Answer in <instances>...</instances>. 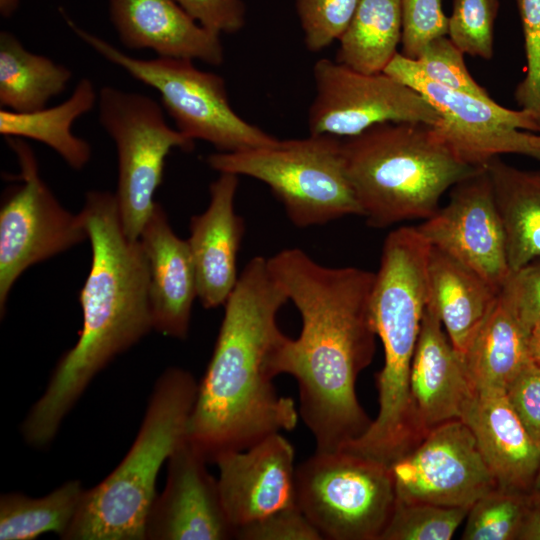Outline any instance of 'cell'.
Segmentation results:
<instances>
[{
  "label": "cell",
  "instance_id": "9",
  "mask_svg": "<svg viewBox=\"0 0 540 540\" xmlns=\"http://www.w3.org/2000/svg\"><path fill=\"white\" fill-rule=\"evenodd\" d=\"M296 503L323 539L380 540L395 507L390 467L342 448L296 466Z\"/></svg>",
  "mask_w": 540,
  "mask_h": 540
},
{
  "label": "cell",
  "instance_id": "28",
  "mask_svg": "<svg viewBox=\"0 0 540 540\" xmlns=\"http://www.w3.org/2000/svg\"><path fill=\"white\" fill-rule=\"evenodd\" d=\"M401 39V0H360L338 40L335 61L362 73H381L398 53Z\"/></svg>",
  "mask_w": 540,
  "mask_h": 540
},
{
  "label": "cell",
  "instance_id": "40",
  "mask_svg": "<svg viewBox=\"0 0 540 540\" xmlns=\"http://www.w3.org/2000/svg\"><path fill=\"white\" fill-rule=\"evenodd\" d=\"M204 28L221 34L239 32L246 22L242 0H174Z\"/></svg>",
  "mask_w": 540,
  "mask_h": 540
},
{
  "label": "cell",
  "instance_id": "6",
  "mask_svg": "<svg viewBox=\"0 0 540 540\" xmlns=\"http://www.w3.org/2000/svg\"><path fill=\"white\" fill-rule=\"evenodd\" d=\"M198 383L169 367L158 377L137 436L118 466L85 489L64 540H145L146 522L165 461L186 438Z\"/></svg>",
  "mask_w": 540,
  "mask_h": 540
},
{
  "label": "cell",
  "instance_id": "25",
  "mask_svg": "<svg viewBox=\"0 0 540 540\" xmlns=\"http://www.w3.org/2000/svg\"><path fill=\"white\" fill-rule=\"evenodd\" d=\"M485 167L504 228L508 263L515 271L540 258V172L491 158Z\"/></svg>",
  "mask_w": 540,
  "mask_h": 540
},
{
  "label": "cell",
  "instance_id": "39",
  "mask_svg": "<svg viewBox=\"0 0 540 540\" xmlns=\"http://www.w3.org/2000/svg\"><path fill=\"white\" fill-rule=\"evenodd\" d=\"M505 393L526 431L540 445V364L533 359L527 363Z\"/></svg>",
  "mask_w": 540,
  "mask_h": 540
},
{
  "label": "cell",
  "instance_id": "16",
  "mask_svg": "<svg viewBox=\"0 0 540 540\" xmlns=\"http://www.w3.org/2000/svg\"><path fill=\"white\" fill-rule=\"evenodd\" d=\"M207 464L187 438L178 444L167 460L165 488L151 506L146 539H235L217 478L209 473Z\"/></svg>",
  "mask_w": 540,
  "mask_h": 540
},
{
  "label": "cell",
  "instance_id": "31",
  "mask_svg": "<svg viewBox=\"0 0 540 540\" xmlns=\"http://www.w3.org/2000/svg\"><path fill=\"white\" fill-rule=\"evenodd\" d=\"M469 509L396 501L380 540H450Z\"/></svg>",
  "mask_w": 540,
  "mask_h": 540
},
{
  "label": "cell",
  "instance_id": "11",
  "mask_svg": "<svg viewBox=\"0 0 540 540\" xmlns=\"http://www.w3.org/2000/svg\"><path fill=\"white\" fill-rule=\"evenodd\" d=\"M423 96L441 116L439 136L465 163L481 167L502 154L540 160V126L526 110L450 89L429 79L415 60L398 52L383 71Z\"/></svg>",
  "mask_w": 540,
  "mask_h": 540
},
{
  "label": "cell",
  "instance_id": "37",
  "mask_svg": "<svg viewBox=\"0 0 540 540\" xmlns=\"http://www.w3.org/2000/svg\"><path fill=\"white\" fill-rule=\"evenodd\" d=\"M499 295L529 332L540 326V258L511 271Z\"/></svg>",
  "mask_w": 540,
  "mask_h": 540
},
{
  "label": "cell",
  "instance_id": "3",
  "mask_svg": "<svg viewBox=\"0 0 540 540\" xmlns=\"http://www.w3.org/2000/svg\"><path fill=\"white\" fill-rule=\"evenodd\" d=\"M80 213L92 250L79 296L83 324L21 424L24 441L36 449L54 440L94 377L153 329L148 263L140 241L123 231L115 195L87 192Z\"/></svg>",
  "mask_w": 540,
  "mask_h": 540
},
{
  "label": "cell",
  "instance_id": "7",
  "mask_svg": "<svg viewBox=\"0 0 540 540\" xmlns=\"http://www.w3.org/2000/svg\"><path fill=\"white\" fill-rule=\"evenodd\" d=\"M342 142L330 135L309 134L246 151L213 153L207 163L219 173L263 182L290 221L305 228L363 215L347 175Z\"/></svg>",
  "mask_w": 540,
  "mask_h": 540
},
{
  "label": "cell",
  "instance_id": "15",
  "mask_svg": "<svg viewBox=\"0 0 540 540\" xmlns=\"http://www.w3.org/2000/svg\"><path fill=\"white\" fill-rule=\"evenodd\" d=\"M416 228L430 246L471 268L500 293L511 270L485 165L452 186L447 205Z\"/></svg>",
  "mask_w": 540,
  "mask_h": 540
},
{
  "label": "cell",
  "instance_id": "2",
  "mask_svg": "<svg viewBox=\"0 0 540 540\" xmlns=\"http://www.w3.org/2000/svg\"><path fill=\"white\" fill-rule=\"evenodd\" d=\"M289 298L267 258H252L225 306L212 357L198 383L187 440L208 463L298 423L294 400L279 395L275 360L288 339L277 315Z\"/></svg>",
  "mask_w": 540,
  "mask_h": 540
},
{
  "label": "cell",
  "instance_id": "12",
  "mask_svg": "<svg viewBox=\"0 0 540 540\" xmlns=\"http://www.w3.org/2000/svg\"><path fill=\"white\" fill-rule=\"evenodd\" d=\"M22 183L11 187L0 208V312L18 277L30 266L88 239L81 213L66 210L43 182L30 146L8 138Z\"/></svg>",
  "mask_w": 540,
  "mask_h": 540
},
{
  "label": "cell",
  "instance_id": "33",
  "mask_svg": "<svg viewBox=\"0 0 540 540\" xmlns=\"http://www.w3.org/2000/svg\"><path fill=\"white\" fill-rule=\"evenodd\" d=\"M360 0H296L295 7L307 50L317 53L338 41Z\"/></svg>",
  "mask_w": 540,
  "mask_h": 540
},
{
  "label": "cell",
  "instance_id": "1",
  "mask_svg": "<svg viewBox=\"0 0 540 540\" xmlns=\"http://www.w3.org/2000/svg\"><path fill=\"white\" fill-rule=\"evenodd\" d=\"M267 261L302 321L298 338L288 337L277 354L276 374L296 379L299 416L316 451L341 449L372 422L355 384L376 350L370 308L375 273L323 266L299 248L283 249Z\"/></svg>",
  "mask_w": 540,
  "mask_h": 540
},
{
  "label": "cell",
  "instance_id": "21",
  "mask_svg": "<svg viewBox=\"0 0 540 540\" xmlns=\"http://www.w3.org/2000/svg\"><path fill=\"white\" fill-rule=\"evenodd\" d=\"M139 241L149 269L153 329L164 336L185 339L197 297L196 274L188 242L174 233L159 203L147 220Z\"/></svg>",
  "mask_w": 540,
  "mask_h": 540
},
{
  "label": "cell",
  "instance_id": "26",
  "mask_svg": "<svg viewBox=\"0 0 540 540\" xmlns=\"http://www.w3.org/2000/svg\"><path fill=\"white\" fill-rule=\"evenodd\" d=\"M97 100L93 82L82 78L67 100L51 108L28 113L1 108L0 134L39 141L57 152L71 168L80 170L91 158V147L73 134L72 124L91 111Z\"/></svg>",
  "mask_w": 540,
  "mask_h": 540
},
{
  "label": "cell",
  "instance_id": "4",
  "mask_svg": "<svg viewBox=\"0 0 540 540\" xmlns=\"http://www.w3.org/2000/svg\"><path fill=\"white\" fill-rule=\"evenodd\" d=\"M430 245L416 227L391 231L382 247L370 308L384 364L376 375L379 411L360 438L378 456L392 458L413 449L423 433L410 400V371L428 300Z\"/></svg>",
  "mask_w": 540,
  "mask_h": 540
},
{
  "label": "cell",
  "instance_id": "8",
  "mask_svg": "<svg viewBox=\"0 0 540 540\" xmlns=\"http://www.w3.org/2000/svg\"><path fill=\"white\" fill-rule=\"evenodd\" d=\"M65 19L71 30L99 55L158 91L163 109L187 138L206 141L219 152L246 151L279 140L234 111L220 75L200 70L188 59L135 58L80 28L67 16Z\"/></svg>",
  "mask_w": 540,
  "mask_h": 540
},
{
  "label": "cell",
  "instance_id": "10",
  "mask_svg": "<svg viewBox=\"0 0 540 540\" xmlns=\"http://www.w3.org/2000/svg\"><path fill=\"white\" fill-rule=\"evenodd\" d=\"M98 119L116 146L118 183L115 195L121 225L139 240L153 212L154 195L163 180L170 151H191L194 141L166 122L163 107L144 94L104 86L98 93Z\"/></svg>",
  "mask_w": 540,
  "mask_h": 540
},
{
  "label": "cell",
  "instance_id": "34",
  "mask_svg": "<svg viewBox=\"0 0 540 540\" xmlns=\"http://www.w3.org/2000/svg\"><path fill=\"white\" fill-rule=\"evenodd\" d=\"M415 62L436 83L482 99H492L488 91L473 79L466 67L464 53L447 35L429 42Z\"/></svg>",
  "mask_w": 540,
  "mask_h": 540
},
{
  "label": "cell",
  "instance_id": "5",
  "mask_svg": "<svg viewBox=\"0 0 540 540\" xmlns=\"http://www.w3.org/2000/svg\"><path fill=\"white\" fill-rule=\"evenodd\" d=\"M342 149L362 216L375 228L431 217L442 195L480 168L423 122L377 124L343 140Z\"/></svg>",
  "mask_w": 540,
  "mask_h": 540
},
{
  "label": "cell",
  "instance_id": "42",
  "mask_svg": "<svg viewBox=\"0 0 540 540\" xmlns=\"http://www.w3.org/2000/svg\"><path fill=\"white\" fill-rule=\"evenodd\" d=\"M529 349L532 359L540 364V326L534 327L530 331Z\"/></svg>",
  "mask_w": 540,
  "mask_h": 540
},
{
  "label": "cell",
  "instance_id": "13",
  "mask_svg": "<svg viewBox=\"0 0 540 540\" xmlns=\"http://www.w3.org/2000/svg\"><path fill=\"white\" fill-rule=\"evenodd\" d=\"M315 96L308 109L309 134L355 137L386 122L436 126L441 116L417 91L384 72L367 74L328 58L313 65Z\"/></svg>",
  "mask_w": 540,
  "mask_h": 540
},
{
  "label": "cell",
  "instance_id": "35",
  "mask_svg": "<svg viewBox=\"0 0 540 540\" xmlns=\"http://www.w3.org/2000/svg\"><path fill=\"white\" fill-rule=\"evenodd\" d=\"M526 58L525 77L514 97L520 109L529 111L540 126V0H516Z\"/></svg>",
  "mask_w": 540,
  "mask_h": 540
},
{
  "label": "cell",
  "instance_id": "38",
  "mask_svg": "<svg viewBox=\"0 0 540 540\" xmlns=\"http://www.w3.org/2000/svg\"><path fill=\"white\" fill-rule=\"evenodd\" d=\"M239 540H322L321 534L295 505L236 529Z\"/></svg>",
  "mask_w": 540,
  "mask_h": 540
},
{
  "label": "cell",
  "instance_id": "19",
  "mask_svg": "<svg viewBox=\"0 0 540 540\" xmlns=\"http://www.w3.org/2000/svg\"><path fill=\"white\" fill-rule=\"evenodd\" d=\"M238 175L220 173L210 184L207 209L190 219L187 239L196 274L197 297L206 309L224 305L236 286L237 258L245 227L236 214Z\"/></svg>",
  "mask_w": 540,
  "mask_h": 540
},
{
  "label": "cell",
  "instance_id": "27",
  "mask_svg": "<svg viewBox=\"0 0 540 540\" xmlns=\"http://www.w3.org/2000/svg\"><path fill=\"white\" fill-rule=\"evenodd\" d=\"M72 72L50 58L24 48L14 34L0 33V105L14 112L28 113L46 107L61 94Z\"/></svg>",
  "mask_w": 540,
  "mask_h": 540
},
{
  "label": "cell",
  "instance_id": "18",
  "mask_svg": "<svg viewBox=\"0 0 540 540\" xmlns=\"http://www.w3.org/2000/svg\"><path fill=\"white\" fill-rule=\"evenodd\" d=\"M409 390L415 420L425 436L439 425L461 420L475 393L462 357L429 299L412 359Z\"/></svg>",
  "mask_w": 540,
  "mask_h": 540
},
{
  "label": "cell",
  "instance_id": "44",
  "mask_svg": "<svg viewBox=\"0 0 540 540\" xmlns=\"http://www.w3.org/2000/svg\"><path fill=\"white\" fill-rule=\"evenodd\" d=\"M20 0H0V13L3 17L11 16L17 9Z\"/></svg>",
  "mask_w": 540,
  "mask_h": 540
},
{
  "label": "cell",
  "instance_id": "20",
  "mask_svg": "<svg viewBox=\"0 0 540 540\" xmlns=\"http://www.w3.org/2000/svg\"><path fill=\"white\" fill-rule=\"evenodd\" d=\"M109 14L122 44L151 49L159 57L199 60L218 66L224 61L219 34L188 15L174 0H108Z\"/></svg>",
  "mask_w": 540,
  "mask_h": 540
},
{
  "label": "cell",
  "instance_id": "17",
  "mask_svg": "<svg viewBox=\"0 0 540 540\" xmlns=\"http://www.w3.org/2000/svg\"><path fill=\"white\" fill-rule=\"evenodd\" d=\"M294 459V447L278 432L215 460L222 505L235 532L297 505Z\"/></svg>",
  "mask_w": 540,
  "mask_h": 540
},
{
  "label": "cell",
  "instance_id": "29",
  "mask_svg": "<svg viewBox=\"0 0 540 540\" xmlns=\"http://www.w3.org/2000/svg\"><path fill=\"white\" fill-rule=\"evenodd\" d=\"M84 490L79 480H69L38 498L15 492L3 494L0 539L33 540L49 532L61 538L78 511Z\"/></svg>",
  "mask_w": 540,
  "mask_h": 540
},
{
  "label": "cell",
  "instance_id": "32",
  "mask_svg": "<svg viewBox=\"0 0 540 540\" xmlns=\"http://www.w3.org/2000/svg\"><path fill=\"white\" fill-rule=\"evenodd\" d=\"M499 0H453L447 36L464 54L490 60Z\"/></svg>",
  "mask_w": 540,
  "mask_h": 540
},
{
  "label": "cell",
  "instance_id": "24",
  "mask_svg": "<svg viewBox=\"0 0 540 540\" xmlns=\"http://www.w3.org/2000/svg\"><path fill=\"white\" fill-rule=\"evenodd\" d=\"M529 334L498 295L461 355L475 392H506L517 374L532 360Z\"/></svg>",
  "mask_w": 540,
  "mask_h": 540
},
{
  "label": "cell",
  "instance_id": "23",
  "mask_svg": "<svg viewBox=\"0 0 540 540\" xmlns=\"http://www.w3.org/2000/svg\"><path fill=\"white\" fill-rule=\"evenodd\" d=\"M427 274L428 299L452 345L462 355L499 292L471 268L432 246Z\"/></svg>",
  "mask_w": 540,
  "mask_h": 540
},
{
  "label": "cell",
  "instance_id": "14",
  "mask_svg": "<svg viewBox=\"0 0 540 540\" xmlns=\"http://www.w3.org/2000/svg\"><path fill=\"white\" fill-rule=\"evenodd\" d=\"M396 501L471 507L498 487L476 439L462 420L433 428L390 466Z\"/></svg>",
  "mask_w": 540,
  "mask_h": 540
},
{
  "label": "cell",
  "instance_id": "41",
  "mask_svg": "<svg viewBox=\"0 0 540 540\" xmlns=\"http://www.w3.org/2000/svg\"><path fill=\"white\" fill-rule=\"evenodd\" d=\"M518 540H540V512L533 509L523 525Z\"/></svg>",
  "mask_w": 540,
  "mask_h": 540
},
{
  "label": "cell",
  "instance_id": "22",
  "mask_svg": "<svg viewBox=\"0 0 540 540\" xmlns=\"http://www.w3.org/2000/svg\"><path fill=\"white\" fill-rule=\"evenodd\" d=\"M461 420L473 433L498 487L530 493L540 445L526 431L505 392H475Z\"/></svg>",
  "mask_w": 540,
  "mask_h": 540
},
{
  "label": "cell",
  "instance_id": "36",
  "mask_svg": "<svg viewBox=\"0 0 540 540\" xmlns=\"http://www.w3.org/2000/svg\"><path fill=\"white\" fill-rule=\"evenodd\" d=\"M401 54L416 60L432 40L446 36L448 17L441 0H401Z\"/></svg>",
  "mask_w": 540,
  "mask_h": 540
},
{
  "label": "cell",
  "instance_id": "30",
  "mask_svg": "<svg viewBox=\"0 0 540 540\" xmlns=\"http://www.w3.org/2000/svg\"><path fill=\"white\" fill-rule=\"evenodd\" d=\"M532 510L528 493L496 487L470 507L462 539L518 540Z\"/></svg>",
  "mask_w": 540,
  "mask_h": 540
},
{
  "label": "cell",
  "instance_id": "43",
  "mask_svg": "<svg viewBox=\"0 0 540 540\" xmlns=\"http://www.w3.org/2000/svg\"><path fill=\"white\" fill-rule=\"evenodd\" d=\"M533 509L540 512V469L529 493Z\"/></svg>",
  "mask_w": 540,
  "mask_h": 540
}]
</instances>
